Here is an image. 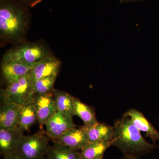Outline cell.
I'll return each instance as SVG.
<instances>
[{
  "instance_id": "cell-1",
  "label": "cell",
  "mask_w": 159,
  "mask_h": 159,
  "mask_svg": "<svg viewBox=\"0 0 159 159\" xmlns=\"http://www.w3.org/2000/svg\"><path fill=\"white\" fill-rule=\"evenodd\" d=\"M112 145L121 151L125 156L137 157L150 152L155 146L147 142L129 117L123 116L113 126Z\"/></svg>"
},
{
  "instance_id": "cell-2",
  "label": "cell",
  "mask_w": 159,
  "mask_h": 159,
  "mask_svg": "<svg viewBox=\"0 0 159 159\" xmlns=\"http://www.w3.org/2000/svg\"><path fill=\"white\" fill-rule=\"evenodd\" d=\"M25 20L22 11L9 4L0 7V32L2 37L13 39L20 37L25 31Z\"/></svg>"
},
{
  "instance_id": "cell-3",
  "label": "cell",
  "mask_w": 159,
  "mask_h": 159,
  "mask_svg": "<svg viewBox=\"0 0 159 159\" xmlns=\"http://www.w3.org/2000/svg\"><path fill=\"white\" fill-rule=\"evenodd\" d=\"M49 139L42 130L30 135H24L16 153L22 159H42L48 149Z\"/></svg>"
},
{
  "instance_id": "cell-4",
  "label": "cell",
  "mask_w": 159,
  "mask_h": 159,
  "mask_svg": "<svg viewBox=\"0 0 159 159\" xmlns=\"http://www.w3.org/2000/svg\"><path fill=\"white\" fill-rule=\"evenodd\" d=\"M34 95L29 74L9 84L1 92L2 102H14L21 106L31 101Z\"/></svg>"
},
{
  "instance_id": "cell-5",
  "label": "cell",
  "mask_w": 159,
  "mask_h": 159,
  "mask_svg": "<svg viewBox=\"0 0 159 159\" xmlns=\"http://www.w3.org/2000/svg\"><path fill=\"white\" fill-rule=\"evenodd\" d=\"M48 54L41 46L35 44L24 45L10 50L3 61H13L34 66L36 63Z\"/></svg>"
},
{
  "instance_id": "cell-6",
  "label": "cell",
  "mask_w": 159,
  "mask_h": 159,
  "mask_svg": "<svg viewBox=\"0 0 159 159\" xmlns=\"http://www.w3.org/2000/svg\"><path fill=\"white\" fill-rule=\"evenodd\" d=\"M54 94H34L32 101L36 111L37 121L42 127L57 112Z\"/></svg>"
},
{
  "instance_id": "cell-7",
  "label": "cell",
  "mask_w": 159,
  "mask_h": 159,
  "mask_svg": "<svg viewBox=\"0 0 159 159\" xmlns=\"http://www.w3.org/2000/svg\"><path fill=\"white\" fill-rule=\"evenodd\" d=\"M45 125L46 133L53 142L70 129L76 127L73 118L58 111L46 122Z\"/></svg>"
},
{
  "instance_id": "cell-8",
  "label": "cell",
  "mask_w": 159,
  "mask_h": 159,
  "mask_svg": "<svg viewBox=\"0 0 159 159\" xmlns=\"http://www.w3.org/2000/svg\"><path fill=\"white\" fill-rule=\"evenodd\" d=\"M60 66V62L53 56L44 57L36 63L29 73L31 84L34 81L44 77L57 76Z\"/></svg>"
},
{
  "instance_id": "cell-9",
  "label": "cell",
  "mask_w": 159,
  "mask_h": 159,
  "mask_svg": "<svg viewBox=\"0 0 159 159\" xmlns=\"http://www.w3.org/2000/svg\"><path fill=\"white\" fill-rule=\"evenodd\" d=\"M24 131L19 127L14 129H0V152L6 156L16 153L20 142L24 135Z\"/></svg>"
},
{
  "instance_id": "cell-10",
  "label": "cell",
  "mask_w": 159,
  "mask_h": 159,
  "mask_svg": "<svg viewBox=\"0 0 159 159\" xmlns=\"http://www.w3.org/2000/svg\"><path fill=\"white\" fill-rule=\"evenodd\" d=\"M53 142L76 150H81L89 143L81 127L71 129Z\"/></svg>"
},
{
  "instance_id": "cell-11",
  "label": "cell",
  "mask_w": 159,
  "mask_h": 159,
  "mask_svg": "<svg viewBox=\"0 0 159 159\" xmlns=\"http://www.w3.org/2000/svg\"><path fill=\"white\" fill-rule=\"evenodd\" d=\"M21 107V105L14 102H2L0 110V129L19 127V118Z\"/></svg>"
},
{
  "instance_id": "cell-12",
  "label": "cell",
  "mask_w": 159,
  "mask_h": 159,
  "mask_svg": "<svg viewBox=\"0 0 159 159\" xmlns=\"http://www.w3.org/2000/svg\"><path fill=\"white\" fill-rule=\"evenodd\" d=\"M89 142L112 141L114 135L113 126L97 122L93 125L81 126Z\"/></svg>"
},
{
  "instance_id": "cell-13",
  "label": "cell",
  "mask_w": 159,
  "mask_h": 159,
  "mask_svg": "<svg viewBox=\"0 0 159 159\" xmlns=\"http://www.w3.org/2000/svg\"><path fill=\"white\" fill-rule=\"evenodd\" d=\"M34 66L13 61H3L2 71L6 82L11 83L30 73Z\"/></svg>"
},
{
  "instance_id": "cell-14",
  "label": "cell",
  "mask_w": 159,
  "mask_h": 159,
  "mask_svg": "<svg viewBox=\"0 0 159 159\" xmlns=\"http://www.w3.org/2000/svg\"><path fill=\"white\" fill-rule=\"evenodd\" d=\"M124 116L129 117L135 126L140 131L145 132L146 137L150 138L152 142H156L159 140V132L139 111L134 109L129 110Z\"/></svg>"
},
{
  "instance_id": "cell-15",
  "label": "cell",
  "mask_w": 159,
  "mask_h": 159,
  "mask_svg": "<svg viewBox=\"0 0 159 159\" xmlns=\"http://www.w3.org/2000/svg\"><path fill=\"white\" fill-rule=\"evenodd\" d=\"M112 145V142H89L80 150L82 159H102L106 151Z\"/></svg>"
},
{
  "instance_id": "cell-16",
  "label": "cell",
  "mask_w": 159,
  "mask_h": 159,
  "mask_svg": "<svg viewBox=\"0 0 159 159\" xmlns=\"http://www.w3.org/2000/svg\"><path fill=\"white\" fill-rule=\"evenodd\" d=\"M57 111L73 118L75 115L73 97L63 91L53 90Z\"/></svg>"
},
{
  "instance_id": "cell-17",
  "label": "cell",
  "mask_w": 159,
  "mask_h": 159,
  "mask_svg": "<svg viewBox=\"0 0 159 159\" xmlns=\"http://www.w3.org/2000/svg\"><path fill=\"white\" fill-rule=\"evenodd\" d=\"M37 120L32 100L22 106L19 118L18 127L25 131L29 130Z\"/></svg>"
},
{
  "instance_id": "cell-18",
  "label": "cell",
  "mask_w": 159,
  "mask_h": 159,
  "mask_svg": "<svg viewBox=\"0 0 159 159\" xmlns=\"http://www.w3.org/2000/svg\"><path fill=\"white\" fill-rule=\"evenodd\" d=\"M46 157L47 159H82L78 150L70 149L57 143L49 146Z\"/></svg>"
},
{
  "instance_id": "cell-19",
  "label": "cell",
  "mask_w": 159,
  "mask_h": 159,
  "mask_svg": "<svg viewBox=\"0 0 159 159\" xmlns=\"http://www.w3.org/2000/svg\"><path fill=\"white\" fill-rule=\"evenodd\" d=\"M75 116L79 117L84 125H93L98 122L95 112L90 107L81 102L77 98L73 97Z\"/></svg>"
},
{
  "instance_id": "cell-20",
  "label": "cell",
  "mask_w": 159,
  "mask_h": 159,
  "mask_svg": "<svg viewBox=\"0 0 159 159\" xmlns=\"http://www.w3.org/2000/svg\"><path fill=\"white\" fill-rule=\"evenodd\" d=\"M57 76H50L41 78L32 84L34 94H45L53 92Z\"/></svg>"
},
{
  "instance_id": "cell-21",
  "label": "cell",
  "mask_w": 159,
  "mask_h": 159,
  "mask_svg": "<svg viewBox=\"0 0 159 159\" xmlns=\"http://www.w3.org/2000/svg\"><path fill=\"white\" fill-rule=\"evenodd\" d=\"M4 157V159H22L16 153L6 156Z\"/></svg>"
},
{
  "instance_id": "cell-22",
  "label": "cell",
  "mask_w": 159,
  "mask_h": 159,
  "mask_svg": "<svg viewBox=\"0 0 159 159\" xmlns=\"http://www.w3.org/2000/svg\"><path fill=\"white\" fill-rule=\"evenodd\" d=\"M121 2H140L143 0H120Z\"/></svg>"
},
{
  "instance_id": "cell-23",
  "label": "cell",
  "mask_w": 159,
  "mask_h": 159,
  "mask_svg": "<svg viewBox=\"0 0 159 159\" xmlns=\"http://www.w3.org/2000/svg\"><path fill=\"white\" fill-rule=\"evenodd\" d=\"M121 159H139L138 157H130V156H125L124 157L122 158Z\"/></svg>"
},
{
  "instance_id": "cell-24",
  "label": "cell",
  "mask_w": 159,
  "mask_h": 159,
  "mask_svg": "<svg viewBox=\"0 0 159 159\" xmlns=\"http://www.w3.org/2000/svg\"><path fill=\"white\" fill-rule=\"evenodd\" d=\"M47 159V158H46V157H43V158L42 159Z\"/></svg>"
},
{
  "instance_id": "cell-25",
  "label": "cell",
  "mask_w": 159,
  "mask_h": 159,
  "mask_svg": "<svg viewBox=\"0 0 159 159\" xmlns=\"http://www.w3.org/2000/svg\"></svg>"
}]
</instances>
